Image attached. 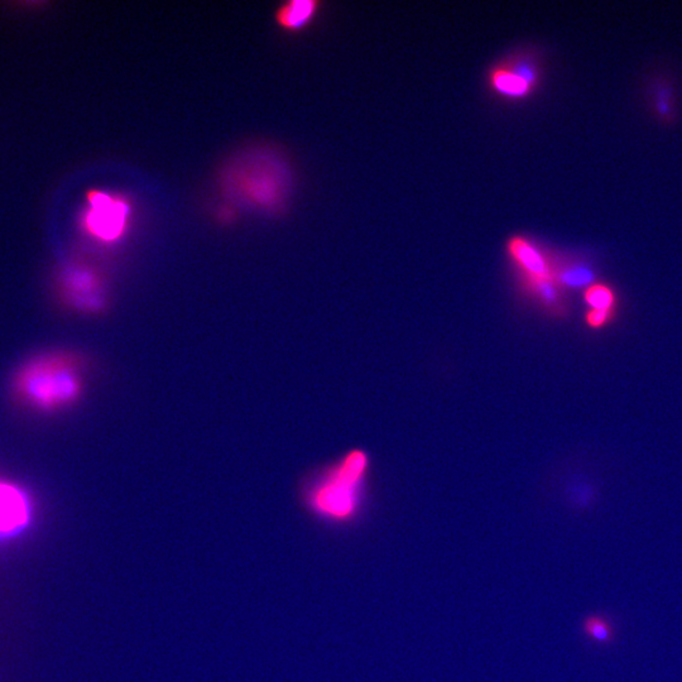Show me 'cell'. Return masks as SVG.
I'll return each instance as SVG.
<instances>
[{"mask_svg":"<svg viewBox=\"0 0 682 682\" xmlns=\"http://www.w3.org/2000/svg\"><path fill=\"white\" fill-rule=\"evenodd\" d=\"M80 216V227L89 238L102 244H115L127 234L132 208L117 192L90 190Z\"/></svg>","mask_w":682,"mask_h":682,"instance_id":"obj_4","label":"cell"},{"mask_svg":"<svg viewBox=\"0 0 682 682\" xmlns=\"http://www.w3.org/2000/svg\"><path fill=\"white\" fill-rule=\"evenodd\" d=\"M320 6L321 3L316 0H292L277 9L276 22L288 32L305 30L318 16Z\"/></svg>","mask_w":682,"mask_h":682,"instance_id":"obj_8","label":"cell"},{"mask_svg":"<svg viewBox=\"0 0 682 682\" xmlns=\"http://www.w3.org/2000/svg\"><path fill=\"white\" fill-rule=\"evenodd\" d=\"M222 185L240 203L278 211L287 199L290 171L277 153L254 148L229 161L222 172Z\"/></svg>","mask_w":682,"mask_h":682,"instance_id":"obj_1","label":"cell"},{"mask_svg":"<svg viewBox=\"0 0 682 682\" xmlns=\"http://www.w3.org/2000/svg\"><path fill=\"white\" fill-rule=\"evenodd\" d=\"M594 273L587 267H571L560 273V281L563 285L579 288L592 285L594 282Z\"/></svg>","mask_w":682,"mask_h":682,"instance_id":"obj_11","label":"cell"},{"mask_svg":"<svg viewBox=\"0 0 682 682\" xmlns=\"http://www.w3.org/2000/svg\"><path fill=\"white\" fill-rule=\"evenodd\" d=\"M584 632L590 640L597 643H608L613 640L614 629L607 618L592 616L585 619Z\"/></svg>","mask_w":682,"mask_h":682,"instance_id":"obj_10","label":"cell"},{"mask_svg":"<svg viewBox=\"0 0 682 682\" xmlns=\"http://www.w3.org/2000/svg\"><path fill=\"white\" fill-rule=\"evenodd\" d=\"M509 256L512 257L530 281L551 280V268L542 253L523 237H513L508 242Z\"/></svg>","mask_w":682,"mask_h":682,"instance_id":"obj_7","label":"cell"},{"mask_svg":"<svg viewBox=\"0 0 682 682\" xmlns=\"http://www.w3.org/2000/svg\"><path fill=\"white\" fill-rule=\"evenodd\" d=\"M14 389L28 406L41 411L61 410L83 395L81 364L75 355L67 353L38 355L19 369Z\"/></svg>","mask_w":682,"mask_h":682,"instance_id":"obj_2","label":"cell"},{"mask_svg":"<svg viewBox=\"0 0 682 682\" xmlns=\"http://www.w3.org/2000/svg\"><path fill=\"white\" fill-rule=\"evenodd\" d=\"M535 288L537 294L540 295L541 299L547 302V304H555L557 301V292L552 280H540V281H530Z\"/></svg>","mask_w":682,"mask_h":682,"instance_id":"obj_14","label":"cell"},{"mask_svg":"<svg viewBox=\"0 0 682 682\" xmlns=\"http://www.w3.org/2000/svg\"><path fill=\"white\" fill-rule=\"evenodd\" d=\"M368 467V459L354 451L331 469L323 479L310 489L307 496L312 511L331 521H348L359 507L360 485Z\"/></svg>","mask_w":682,"mask_h":682,"instance_id":"obj_3","label":"cell"},{"mask_svg":"<svg viewBox=\"0 0 682 682\" xmlns=\"http://www.w3.org/2000/svg\"><path fill=\"white\" fill-rule=\"evenodd\" d=\"M508 67L512 71H515L517 75H520L522 79H525L527 83H530L532 86L537 84L539 74H537L535 66H533L531 62L518 60L513 62V64L509 65Z\"/></svg>","mask_w":682,"mask_h":682,"instance_id":"obj_13","label":"cell"},{"mask_svg":"<svg viewBox=\"0 0 682 682\" xmlns=\"http://www.w3.org/2000/svg\"><path fill=\"white\" fill-rule=\"evenodd\" d=\"M587 301L594 310L609 312L613 304V295L608 288L603 286H593L588 291Z\"/></svg>","mask_w":682,"mask_h":682,"instance_id":"obj_12","label":"cell"},{"mask_svg":"<svg viewBox=\"0 0 682 682\" xmlns=\"http://www.w3.org/2000/svg\"><path fill=\"white\" fill-rule=\"evenodd\" d=\"M609 312L593 310L589 315V323L593 326H600L608 319Z\"/></svg>","mask_w":682,"mask_h":682,"instance_id":"obj_15","label":"cell"},{"mask_svg":"<svg viewBox=\"0 0 682 682\" xmlns=\"http://www.w3.org/2000/svg\"><path fill=\"white\" fill-rule=\"evenodd\" d=\"M491 85L498 94L507 98L522 99L530 95L533 86L509 67H498L491 74Z\"/></svg>","mask_w":682,"mask_h":682,"instance_id":"obj_9","label":"cell"},{"mask_svg":"<svg viewBox=\"0 0 682 682\" xmlns=\"http://www.w3.org/2000/svg\"><path fill=\"white\" fill-rule=\"evenodd\" d=\"M30 516L27 498L17 487L0 482V533L18 530Z\"/></svg>","mask_w":682,"mask_h":682,"instance_id":"obj_6","label":"cell"},{"mask_svg":"<svg viewBox=\"0 0 682 682\" xmlns=\"http://www.w3.org/2000/svg\"><path fill=\"white\" fill-rule=\"evenodd\" d=\"M60 287L66 304L85 314L107 307V288L99 273L85 263H71L61 272Z\"/></svg>","mask_w":682,"mask_h":682,"instance_id":"obj_5","label":"cell"}]
</instances>
